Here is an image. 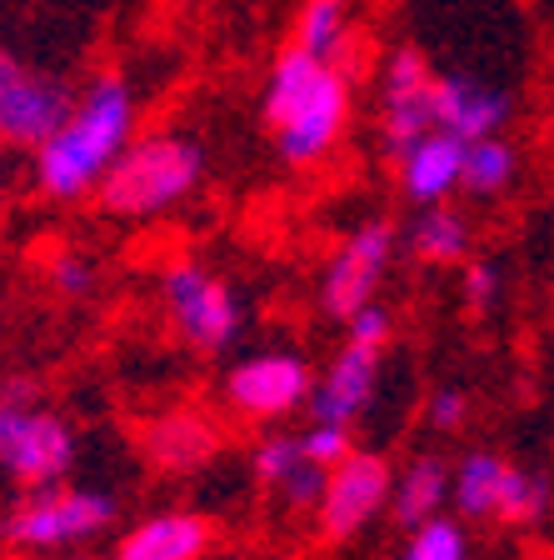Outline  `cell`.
Instances as JSON below:
<instances>
[{
  "label": "cell",
  "instance_id": "cell-1",
  "mask_svg": "<svg viewBox=\"0 0 554 560\" xmlns=\"http://www.w3.org/2000/svg\"><path fill=\"white\" fill-rule=\"evenodd\" d=\"M350 70L290 46L260 95V120L285 165H320L350 130Z\"/></svg>",
  "mask_w": 554,
  "mask_h": 560
},
{
  "label": "cell",
  "instance_id": "cell-2",
  "mask_svg": "<svg viewBox=\"0 0 554 560\" xmlns=\"http://www.w3.org/2000/svg\"><path fill=\"white\" fill-rule=\"evenodd\" d=\"M130 140H135V95H130L126 75L105 70L85 85L66 126L35 151V186L50 200L91 196L101 190L110 165L126 155Z\"/></svg>",
  "mask_w": 554,
  "mask_h": 560
},
{
  "label": "cell",
  "instance_id": "cell-3",
  "mask_svg": "<svg viewBox=\"0 0 554 560\" xmlns=\"http://www.w3.org/2000/svg\"><path fill=\"white\" fill-rule=\"evenodd\" d=\"M205 175V151L190 136H135L110 175L101 180V210L120 221H151L175 210Z\"/></svg>",
  "mask_w": 554,
  "mask_h": 560
},
{
  "label": "cell",
  "instance_id": "cell-4",
  "mask_svg": "<svg viewBox=\"0 0 554 560\" xmlns=\"http://www.w3.org/2000/svg\"><path fill=\"white\" fill-rule=\"evenodd\" d=\"M110 521H116V495L85 486H46L25 490L11 505L0 536H5V546L25 550V556H40V550L85 546L101 530H110Z\"/></svg>",
  "mask_w": 554,
  "mask_h": 560
},
{
  "label": "cell",
  "instance_id": "cell-5",
  "mask_svg": "<svg viewBox=\"0 0 554 560\" xmlns=\"http://www.w3.org/2000/svg\"><path fill=\"white\" fill-rule=\"evenodd\" d=\"M75 95L60 75L21 60L0 40V145L15 151H40L50 136L70 120Z\"/></svg>",
  "mask_w": 554,
  "mask_h": 560
},
{
  "label": "cell",
  "instance_id": "cell-6",
  "mask_svg": "<svg viewBox=\"0 0 554 560\" xmlns=\"http://www.w3.org/2000/svg\"><path fill=\"white\" fill-rule=\"evenodd\" d=\"M75 466V431L56 410L35 406H15L0 400V470L15 480L21 490H46L60 486Z\"/></svg>",
  "mask_w": 554,
  "mask_h": 560
},
{
  "label": "cell",
  "instance_id": "cell-7",
  "mask_svg": "<svg viewBox=\"0 0 554 560\" xmlns=\"http://www.w3.org/2000/svg\"><path fill=\"white\" fill-rule=\"evenodd\" d=\"M161 295L185 346L196 350L235 346V336L245 326V305L215 270H205L200 260H170L161 276Z\"/></svg>",
  "mask_w": 554,
  "mask_h": 560
},
{
  "label": "cell",
  "instance_id": "cell-8",
  "mask_svg": "<svg viewBox=\"0 0 554 560\" xmlns=\"http://www.w3.org/2000/svg\"><path fill=\"white\" fill-rule=\"evenodd\" d=\"M435 66L415 46H400L385 60L380 75V145L390 161H400L415 140L439 130L435 120Z\"/></svg>",
  "mask_w": 554,
  "mask_h": 560
},
{
  "label": "cell",
  "instance_id": "cell-9",
  "mask_svg": "<svg viewBox=\"0 0 554 560\" xmlns=\"http://www.w3.org/2000/svg\"><path fill=\"white\" fill-rule=\"evenodd\" d=\"M394 256V225L390 221H365L340 241V250L330 256L320 280V305L335 320H355L365 305H375L385 270Z\"/></svg>",
  "mask_w": 554,
  "mask_h": 560
},
{
  "label": "cell",
  "instance_id": "cell-10",
  "mask_svg": "<svg viewBox=\"0 0 554 560\" xmlns=\"http://www.w3.org/2000/svg\"><path fill=\"white\" fill-rule=\"evenodd\" d=\"M394 495V470L385 455L375 451H350L335 470H330V486H325V501L315 511L325 540H355L375 515L390 505Z\"/></svg>",
  "mask_w": 554,
  "mask_h": 560
},
{
  "label": "cell",
  "instance_id": "cell-11",
  "mask_svg": "<svg viewBox=\"0 0 554 560\" xmlns=\"http://www.w3.org/2000/svg\"><path fill=\"white\" fill-rule=\"evenodd\" d=\"M315 396L310 365L295 350H260L225 375V406L245 420H285Z\"/></svg>",
  "mask_w": 554,
  "mask_h": 560
},
{
  "label": "cell",
  "instance_id": "cell-12",
  "mask_svg": "<svg viewBox=\"0 0 554 560\" xmlns=\"http://www.w3.org/2000/svg\"><path fill=\"white\" fill-rule=\"evenodd\" d=\"M140 455L161 476H196L225 451V431L205 410H165L151 425H140Z\"/></svg>",
  "mask_w": 554,
  "mask_h": 560
},
{
  "label": "cell",
  "instance_id": "cell-13",
  "mask_svg": "<svg viewBox=\"0 0 554 560\" xmlns=\"http://www.w3.org/2000/svg\"><path fill=\"white\" fill-rule=\"evenodd\" d=\"M380 355L385 350H365V346H340V355L330 361V371L320 375L310 396V410L320 425H355L359 416L375 400V385H380Z\"/></svg>",
  "mask_w": 554,
  "mask_h": 560
},
{
  "label": "cell",
  "instance_id": "cell-14",
  "mask_svg": "<svg viewBox=\"0 0 554 560\" xmlns=\"http://www.w3.org/2000/svg\"><path fill=\"white\" fill-rule=\"evenodd\" d=\"M400 190L404 200L425 206H445L455 190H464V140L450 130H429L400 155Z\"/></svg>",
  "mask_w": 554,
  "mask_h": 560
},
{
  "label": "cell",
  "instance_id": "cell-15",
  "mask_svg": "<svg viewBox=\"0 0 554 560\" xmlns=\"http://www.w3.org/2000/svg\"><path fill=\"white\" fill-rule=\"evenodd\" d=\"M509 116V95L495 91L490 81H474V75H439L435 81V120L439 130H450L460 140H485V136H499Z\"/></svg>",
  "mask_w": 554,
  "mask_h": 560
},
{
  "label": "cell",
  "instance_id": "cell-16",
  "mask_svg": "<svg viewBox=\"0 0 554 560\" xmlns=\"http://www.w3.org/2000/svg\"><path fill=\"white\" fill-rule=\"evenodd\" d=\"M215 525L200 511H161L116 546V560H210Z\"/></svg>",
  "mask_w": 554,
  "mask_h": 560
},
{
  "label": "cell",
  "instance_id": "cell-17",
  "mask_svg": "<svg viewBox=\"0 0 554 560\" xmlns=\"http://www.w3.org/2000/svg\"><path fill=\"white\" fill-rule=\"evenodd\" d=\"M455 490V470L439 460V455H415L410 466L394 476V495H390V511L404 530H415V525L435 521L445 515V501H450Z\"/></svg>",
  "mask_w": 554,
  "mask_h": 560
},
{
  "label": "cell",
  "instance_id": "cell-18",
  "mask_svg": "<svg viewBox=\"0 0 554 560\" xmlns=\"http://www.w3.org/2000/svg\"><path fill=\"white\" fill-rule=\"evenodd\" d=\"M505 470H509V460H499V455H490V451H474L455 466L450 501H455V511H460V521H495Z\"/></svg>",
  "mask_w": 554,
  "mask_h": 560
},
{
  "label": "cell",
  "instance_id": "cell-19",
  "mask_svg": "<svg viewBox=\"0 0 554 560\" xmlns=\"http://www.w3.org/2000/svg\"><path fill=\"white\" fill-rule=\"evenodd\" d=\"M410 250L425 266H455L470 256V221L450 206H425L410 225Z\"/></svg>",
  "mask_w": 554,
  "mask_h": 560
},
{
  "label": "cell",
  "instance_id": "cell-20",
  "mask_svg": "<svg viewBox=\"0 0 554 560\" xmlns=\"http://www.w3.org/2000/svg\"><path fill=\"white\" fill-rule=\"evenodd\" d=\"M295 46L350 70V11L345 0H305L295 21Z\"/></svg>",
  "mask_w": 554,
  "mask_h": 560
},
{
  "label": "cell",
  "instance_id": "cell-21",
  "mask_svg": "<svg viewBox=\"0 0 554 560\" xmlns=\"http://www.w3.org/2000/svg\"><path fill=\"white\" fill-rule=\"evenodd\" d=\"M515 165H520V155H515L509 140H464V190L470 196H499L515 180Z\"/></svg>",
  "mask_w": 554,
  "mask_h": 560
},
{
  "label": "cell",
  "instance_id": "cell-22",
  "mask_svg": "<svg viewBox=\"0 0 554 560\" xmlns=\"http://www.w3.org/2000/svg\"><path fill=\"white\" fill-rule=\"evenodd\" d=\"M550 501H554L550 480L534 476V470H524V466H509L505 470V490H499L495 521L499 525H540L544 515H550Z\"/></svg>",
  "mask_w": 554,
  "mask_h": 560
},
{
  "label": "cell",
  "instance_id": "cell-23",
  "mask_svg": "<svg viewBox=\"0 0 554 560\" xmlns=\"http://www.w3.org/2000/svg\"><path fill=\"white\" fill-rule=\"evenodd\" d=\"M400 560H470V536H464L460 521L435 515V521H425V525L410 530Z\"/></svg>",
  "mask_w": 554,
  "mask_h": 560
},
{
  "label": "cell",
  "instance_id": "cell-24",
  "mask_svg": "<svg viewBox=\"0 0 554 560\" xmlns=\"http://www.w3.org/2000/svg\"><path fill=\"white\" fill-rule=\"evenodd\" d=\"M305 460V445H300V435H266V441L255 445V455H250V470H255V480L275 495L280 486L290 480V470Z\"/></svg>",
  "mask_w": 554,
  "mask_h": 560
},
{
  "label": "cell",
  "instance_id": "cell-25",
  "mask_svg": "<svg viewBox=\"0 0 554 560\" xmlns=\"http://www.w3.org/2000/svg\"><path fill=\"white\" fill-rule=\"evenodd\" d=\"M499 266L495 260H464V270H460V301H464V311L470 315H490L495 311V301H499Z\"/></svg>",
  "mask_w": 554,
  "mask_h": 560
},
{
  "label": "cell",
  "instance_id": "cell-26",
  "mask_svg": "<svg viewBox=\"0 0 554 560\" xmlns=\"http://www.w3.org/2000/svg\"><path fill=\"white\" fill-rule=\"evenodd\" d=\"M300 445H305V455H310L315 466H325V470H335L340 460L355 451V441H350L345 425H320V420H310V431H300Z\"/></svg>",
  "mask_w": 554,
  "mask_h": 560
},
{
  "label": "cell",
  "instance_id": "cell-27",
  "mask_svg": "<svg viewBox=\"0 0 554 560\" xmlns=\"http://www.w3.org/2000/svg\"><path fill=\"white\" fill-rule=\"evenodd\" d=\"M425 420H429V431H439V435H460L464 420H470V400H464V390H455V385L435 390L429 406H425Z\"/></svg>",
  "mask_w": 554,
  "mask_h": 560
},
{
  "label": "cell",
  "instance_id": "cell-28",
  "mask_svg": "<svg viewBox=\"0 0 554 560\" xmlns=\"http://www.w3.org/2000/svg\"><path fill=\"white\" fill-rule=\"evenodd\" d=\"M46 270H50V285H56L60 295H91V285H95L91 260L75 256V250H56Z\"/></svg>",
  "mask_w": 554,
  "mask_h": 560
},
{
  "label": "cell",
  "instance_id": "cell-29",
  "mask_svg": "<svg viewBox=\"0 0 554 560\" xmlns=\"http://www.w3.org/2000/svg\"><path fill=\"white\" fill-rule=\"evenodd\" d=\"M390 330H394V320L380 305H365L355 320H345V340L350 346H365V350H385L390 346Z\"/></svg>",
  "mask_w": 554,
  "mask_h": 560
},
{
  "label": "cell",
  "instance_id": "cell-30",
  "mask_svg": "<svg viewBox=\"0 0 554 560\" xmlns=\"http://www.w3.org/2000/svg\"><path fill=\"white\" fill-rule=\"evenodd\" d=\"M75 560H116V556H95V550H75Z\"/></svg>",
  "mask_w": 554,
  "mask_h": 560
}]
</instances>
